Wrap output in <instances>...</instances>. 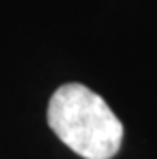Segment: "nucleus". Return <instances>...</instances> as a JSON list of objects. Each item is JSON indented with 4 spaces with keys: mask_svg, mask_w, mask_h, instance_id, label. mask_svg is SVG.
I'll use <instances>...</instances> for the list:
<instances>
[{
    "mask_svg": "<svg viewBox=\"0 0 157 159\" xmlns=\"http://www.w3.org/2000/svg\"><path fill=\"white\" fill-rule=\"evenodd\" d=\"M47 123L59 140L85 159H112L123 140L121 121L101 95L82 84H66L53 93Z\"/></svg>",
    "mask_w": 157,
    "mask_h": 159,
    "instance_id": "nucleus-1",
    "label": "nucleus"
}]
</instances>
